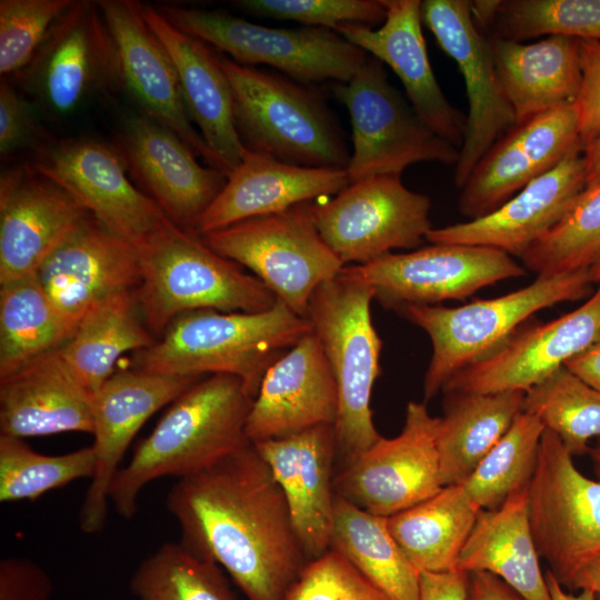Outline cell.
I'll return each instance as SVG.
<instances>
[{"label": "cell", "instance_id": "42", "mask_svg": "<svg viewBox=\"0 0 600 600\" xmlns=\"http://www.w3.org/2000/svg\"><path fill=\"white\" fill-rule=\"evenodd\" d=\"M600 256V182L586 187L563 218L520 257L538 276L589 269Z\"/></svg>", "mask_w": 600, "mask_h": 600}, {"label": "cell", "instance_id": "43", "mask_svg": "<svg viewBox=\"0 0 600 600\" xmlns=\"http://www.w3.org/2000/svg\"><path fill=\"white\" fill-rule=\"evenodd\" d=\"M96 461L92 447L48 456L22 439L0 434V501L34 500L76 480L91 479Z\"/></svg>", "mask_w": 600, "mask_h": 600}, {"label": "cell", "instance_id": "40", "mask_svg": "<svg viewBox=\"0 0 600 600\" xmlns=\"http://www.w3.org/2000/svg\"><path fill=\"white\" fill-rule=\"evenodd\" d=\"M523 411L557 434L571 456L590 452L600 437V391L562 366L524 391Z\"/></svg>", "mask_w": 600, "mask_h": 600}, {"label": "cell", "instance_id": "10", "mask_svg": "<svg viewBox=\"0 0 600 600\" xmlns=\"http://www.w3.org/2000/svg\"><path fill=\"white\" fill-rule=\"evenodd\" d=\"M333 93L347 108L352 128L350 182L401 176L422 161L456 166L459 149L422 121L389 82L380 60L369 56L351 80L333 86Z\"/></svg>", "mask_w": 600, "mask_h": 600}, {"label": "cell", "instance_id": "33", "mask_svg": "<svg viewBox=\"0 0 600 600\" xmlns=\"http://www.w3.org/2000/svg\"><path fill=\"white\" fill-rule=\"evenodd\" d=\"M539 559L529 523L527 486L497 508L479 511L456 569L491 573L523 600H552Z\"/></svg>", "mask_w": 600, "mask_h": 600}, {"label": "cell", "instance_id": "41", "mask_svg": "<svg viewBox=\"0 0 600 600\" xmlns=\"http://www.w3.org/2000/svg\"><path fill=\"white\" fill-rule=\"evenodd\" d=\"M544 430L538 418L522 411L472 473L459 483L478 510L497 508L529 484Z\"/></svg>", "mask_w": 600, "mask_h": 600}, {"label": "cell", "instance_id": "31", "mask_svg": "<svg viewBox=\"0 0 600 600\" xmlns=\"http://www.w3.org/2000/svg\"><path fill=\"white\" fill-rule=\"evenodd\" d=\"M92 431V394L73 377L60 348L0 379V434L23 439Z\"/></svg>", "mask_w": 600, "mask_h": 600}, {"label": "cell", "instance_id": "2", "mask_svg": "<svg viewBox=\"0 0 600 600\" xmlns=\"http://www.w3.org/2000/svg\"><path fill=\"white\" fill-rule=\"evenodd\" d=\"M252 402L242 380L230 374H211L189 387L113 478L109 500L117 513L131 519L150 482L197 474L251 443L246 426Z\"/></svg>", "mask_w": 600, "mask_h": 600}, {"label": "cell", "instance_id": "5", "mask_svg": "<svg viewBox=\"0 0 600 600\" xmlns=\"http://www.w3.org/2000/svg\"><path fill=\"white\" fill-rule=\"evenodd\" d=\"M216 56L232 89L236 128L247 150L289 164L347 170L351 154L318 92L222 52Z\"/></svg>", "mask_w": 600, "mask_h": 600}, {"label": "cell", "instance_id": "13", "mask_svg": "<svg viewBox=\"0 0 600 600\" xmlns=\"http://www.w3.org/2000/svg\"><path fill=\"white\" fill-rule=\"evenodd\" d=\"M526 269L499 249L432 243L406 253H389L364 264L346 266L339 276L366 283L387 308L434 306L461 300Z\"/></svg>", "mask_w": 600, "mask_h": 600}, {"label": "cell", "instance_id": "26", "mask_svg": "<svg viewBox=\"0 0 600 600\" xmlns=\"http://www.w3.org/2000/svg\"><path fill=\"white\" fill-rule=\"evenodd\" d=\"M582 151H572L494 211L466 222L431 228L426 240L490 247L520 258L563 218L586 189Z\"/></svg>", "mask_w": 600, "mask_h": 600}, {"label": "cell", "instance_id": "59", "mask_svg": "<svg viewBox=\"0 0 600 600\" xmlns=\"http://www.w3.org/2000/svg\"><path fill=\"white\" fill-rule=\"evenodd\" d=\"M596 600H600V593H596Z\"/></svg>", "mask_w": 600, "mask_h": 600}, {"label": "cell", "instance_id": "47", "mask_svg": "<svg viewBox=\"0 0 600 600\" xmlns=\"http://www.w3.org/2000/svg\"><path fill=\"white\" fill-rule=\"evenodd\" d=\"M283 600H392L346 557L329 549L304 566Z\"/></svg>", "mask_w": 600, "mask_h": 600}, {"label": "cell", "instance_id": "57", "mask_svg": "<svg viewBox=\"0 0 600 600\" xmlns=\"http://www.w3.org/2000/svg\"><path fill=\"white\" fill-rule=\"evenodd\" d=\"M589 453L592 458L594 470L600 478V440L596 447L590 449Z\"/></svg>", "mask_w": 600, "mask_h": 600}, {"label": "cell", "instance_id": "35", "mask_svg": "<svg viewBox=\"0 0 600 600\" xmlns=\"http://www.w3.org/2000/svg\"><path fill=\"white\" fill-rule=\"evenodd\" d=\"M156 341L143 321L136 291H129L87 312L60 352L73 377L93 394L114 372L124 352L148 349Z\"/></svg>", "mask_w": 600, "mask_h": 600}, {"label": "cell", "instance_id": "58", "mask_svg": "<svg viewBox=\"0 0 600 600\" xmlns=\"http://www.w3.org/2000/svg\"><path fill=\"white\" fill-rule=\"evenodd\" d=\"M589 273L593 283L600 284V256L589 268Z\"/></svg>", "mask_w": 600, "mask_h": 600}, {"label": "cell", "instance_id": "21", "mask_svg": "<svg viewBox=\"0 0 600 600\" xmlns=\"http://www.w3.org/2000/svg\"><path fill=\"white\" fill-rule=\"evenodd\" d=\"M37 279L58 311L77 328L97 304L141 282L138 250L91 214L43 261Z\"/></svg>", "mask_w": 600, "mask_h": 600}, {"label": "cell", "instance_id": "1", "mask_svg": "<svg viewBox=\"0 0 600 600\" xmlns=\"http://www.w3.org/2000/svg\"><path fill=\"white\" fill-rule=\"evenodd\" d=\"M166 506L180 541L224 569L248 600H283L308 562L283 492L252 442L179 479Z\"/></svg>", "mask_w": 600, "mask_h": 600}, {"label": "cell", "instance_id": "39", "mask_svg": "<svg viewBox=\"0 0 600 600\" xmlns=\"http://www.w3.org/2000/svg\"><path fill=\"white\" fill-rule=\"evenodd\" d=\"M137 600H236L222 569L181 541L143 559L130 580Z\"/></svg>", "mask_w": 600, "mask_h": 600}, {"label": "cell", "instance_id": "4", "mask_svg": "<svg viewBox=\"0 0 600 600\" xmlns=\"http://www.w3.org/2000/svg\"><path fill=\"white\" fill-rule=\"evenodd\" d=\"M136 248L141 270L136 298L146 326L157 339L186 312H259L277 301L260 279L212 250L199 233L170 219Z\"/></svg>", "mask_w": 600, "mask_h": 600}, {"label": "cell", "instance_id": "55", "mask_svg": "<svg viewBox=\"0 0 600 600\" xmlns=\"http://www.w3.org/2000/svg\"><path fill=\"white\" fill-rule=\"evenodd\" d=\"M587 187L600 182V133L583 148Z\"/></svg>", "mask_w": 600, "mask_h": 600}, {"label": "cell", "instance_id": "25", "mask_svg": "<svg viewBox=\"0 0 600 600\" xmlns=\"http://www.w3.org/2000/svg\"><path fill=\"white\" fill-rule=\"evenodd\" d=\"M338 389L313 331L267 370L253 399L246 432L251 442L288 437L336 423Z\"/></svg>", "mask_w": 600, "mask_h": 600}, {"label": "cell", "instance_id": "17", "mask_svg": "<svg viewBox=\"0 0 600 600\" xmlns=\"http://www.w3.org/2000/svg\"><path fill=\"white\" fill-rule=\"evenodd\" d=\"M70 192L103 227L139 244L169 219L127 177L117 150L91 139H70L42 149L31 164Z\"/></svg>", "mask_w": 600, "mask_h": 600}, {"label": "cell", "instance_id": "3", "mask_svg": "<svg viewBox=\"0 0 600 600\" xmlns=\"http://www.w3.org/2000/svg\"><path fill=\"white\" fill-rule=\"evenodd\" d=\"M311 331L308 318L279 299L259 312L190 311L176 318L153 346L136 352L132 368L178 376L230 374L241 379L254 399L269 367Z\"/></svg>", "mask_w": 600, "mask_h": 600}, {"label": "cell", "instance_id": "30", "mask_svg": "<svg viewBox=\"0 0 600 600\" xmlns=\"http://www.w3.org/2000/svg\"><path fill=\"white\" fill-rule=\"evenodd\" d=\"M349 183L347 170L289 164L246 149L241 163L228 176L196 231L204 234L246 219L281 212L337 194Z\"/></svg>", "mask_w": 600, "mask_h": 600}, {"label": "cell", "instance_id": "46", "mask_svg": "<svg viewBox=\"0 0 600 600\" xmlns=\"http://www.w3.org/2000/svg\"><path fill=\"white\" fill-rule=\"evenodd\" d=\"M234 3L254 16L333 31L343 24L372 28L387 16L384 0H239Z\"/></svg>", "mask_w": 600, "mask_h": 600}, {"label": "cell", "instance_id": "6", "mask_svg": "<svg viewBox=\"0 0 600 600\" xmlns=\"http://www.w3.org/2000/svg\"><path fill=\"white\" fill-rule=\"evenodd\" d=\"M373 299L370 286L338 276L316 289L306 316L337 382L338 414L333 427L340 468L382 437L371 410L382 349L371 317Z\"/></svg>", "mask_w": 600, "mask_h": 600}, {"label": "cell", "instance_id": "44", "mask_svg": "<svg viewBox=\"0 0 600 600\" xmlns=\"http://www.w3.org/2000/svg\"><path fill=\"white\" fill-rule=\"evenodd\" d=\"M489 30L518 42L541 36L600 41V0H500Z\"/></svg>", "mask_w": 600, "mask_h": 600}, {"label": "cell", "instance_id": "53", "mask_svg": "<svg viewBox=\"0 0 600 600\" xmlns=\"http://www.w3.org/2000/svg\"><path fill=\"white\" fill-rule=\"evenodd\" d=\"M564 366L586 383L600 391V336Z\"/></svg>", "mask_w": 600, "mask_h": 600}, {"label": "cell", "instance_id": "19", "mask_svg": "<svg viewBox=\"0 0 600 600\" xmlns=\"http://www.w3.org/2000/svg\"><path fill=\"white\" fill-rule=\"evenodd\" d=\"M582 149L574 103L517 123L473 168L459 197V211L481 218L507 202L568 154Z\"/></svg>", "mask_w": 600, "mask_h": 600}, {"label": "cell", "instance_id": "8", "mask_svg": "<svg viewBox=\"0 0 600 600\" xmlns=\"http://www.w3.org/2000/svg\"><path fill=\"white\" fill-rule=\"evenodd\" d=\"M156 8L177 29L211 44L237 63L267 64L300 83L348 82L369 57L330 29L269 28L222 11Z\"/></svg>", "mask_w": 600, "mask_h": 600}, {"label": "cell", "instance_id": "52", "mask_svg": "<svg viewBox=\"0 0 600 600\" xmlns=\"http://www.w3.org/2000/svg\"><path fill=\"white\" fill-rule=\"evenodd\" d=\"M468 600H523L512 588L488 572L469 574Z\"/></svg>", "mask_w": 600, "mask_h": 600}, {"label": "cell", "instance_id": "34", "mask_svg": "<svg viewBox=\"0 0 600 600\" xmlns=\"http://www.w3.org/2000/svg\"><path fill=\"white\" fill-rule=\"evenodd\" d=\"M523 391L444 393L437 444L444 486L466 480L523 411Z\"/></svg>", "mask_w": 600, "mask_h": 600}, {"label": "cell", "instance_id": "36", "mask_svg": "<svg viewBox=\"0 0 600 600\" xmlns=\"http://www.w3.org/2000/svg\"><path fill=\"white\" fill-rule=\"evenodd\" d=\"M478 510L462 487L444 486L433 497L387 518L392 537L421 572L456 569Z\"/></svg>", "mask_w": 600, "mask_h": 600}, {"label": "cell", "instance_id": "48", "mask_svg": "<svg viewBox=\"0 0 600 600\" xmlns=\"http://www.w3.org/2000/svg\"><path fill=\"white\" fill-rule=\"evenodd\" d=\"M581 87L574 102L582 148L600 133V41L579 40Z\"/></svg>", "mask_w": 600, "mask_h": 600}, {"label": "cell", "instance_id": "56", "mask_svg": "<svg viewBox=\"0 0 600 600\" xmlns=\"http://www.w3.org/2000/svg\"><path fill=\"white\" fill-rule=\"evenodd\" d=\"M546 579L552 600H596V593L590 590H579L578 593L568 592L549 570L546 572Z\"/></svg>", "mask_w": 600, "mask_h": 600}, {"label": "cell", "instance_id": "45", "mask_svg": "<svg viewBox=\"0 0 600 600\" xmlns=\"http://www.w3.org/2000/svg\"><path fill=\"white\" fill-rule=\"evenodd\" d=\"M74 0H1L0 73L26 69Z\"/></svg>", "mask_w": 600, "mask_h": 600}, {"label": "cell", "instance_id": "18", "mask_svg": "<svg viewBox=\"0 0 600 600\" xmlns=\"http://www.w3.org/2000/svg\"><path fill=\"white\" fill-rule=\"evenodd\" d=\"M24 70L26 87L57 114L70 113L97 89L121 83L116 47L98 2L76 1Z\"/></svg>", "mask_w": 600, "mask_h": 600}, {"label": "cell", "instance_id": "37", "mask_svg": "<svg viewBox=\"0 0 600 600\" xmlns=\"http://www.w3.org/2000/svg\"><path fill=\"white\" fill-rule=\"evenodd\" d=\"M330 549L346 557L392 600H418L420 571L392 537L387 518L337 496Z\"/></svg>", "mask_w": 600, "mask_h": 600}, {"label": "cell", "instance_id": "23", "mask_svg": "<svg viewBox=\"0 0 600 600\" xmlns=\"http://www.w3.org/2000/svg\"><path fill=\"white\" fill-rule=\"evenodd\" d=\"M88 214L64 188L32 166L0 180V284L37 274L68 233Z\"/></svg>", "mask_w": 600, "mask_h": 600}, {"label": "cell", "instance_id": "20", "mask_svg": "<svg viewBox=\"0 0 600 600\" xmlns=\"http://www.w3.org/2000/svg\"><path fill=\"white\" fill-rule=\"evenodd\" d=\"M599 336L600 284L576 310L516 331L491 353L457 372L441 392H524L564 366Z\"/></svg>", "mask_w": 600, "mask_h": 600}, {"label": "cell", "instance_id": "12", "mask_svg": "<svg viewBox=\"0 0 600 600\" xmlns=\"http://www.w3.org/2000/svg\"><path fill=\"white\" fill-rule=\"evenodd\" d=\"M430 198L408 189L401 176L350 182L334 198L311 203L323 240L343 264H364L421 244L432 228Z\"/></svg>", "mask_w": 600, "mask_h": 600}, {"label": "cell", "instance_id": "27", "mask_svg": "<svg viewBox=\"0 0 600 600\" xmlns=\"http://www.w3.org/2000/svg\"><path fill=\"white\" fill-rule=\"evenodd\" d=\"M281 488L308 561L330 549L337 447L333 424L252 442Z\"/></svg>", "mask_w": 600, "mask_h": 600}, {"label": "cell", "instance_id": "32", "mask_svg": "<svg viewBox=\"0 0 600 600\" xmlns=\"http://www.w3.org/2000/svg\"><path fill=\"white\" fill-rule=\"evenodd\" d=\"M487 37L516 124L576 102L581 87L580 39L554 36L522 43Z\"/></svg>", "mask_w": 600, "mask_h": 600}, {"label": "cell", "instance_id": "24", "mask_svg": "<svg viewBox=\"0 0 600 600\" xmlns=\"http://www.w3.org/2000/svg\"><path fill=\"white\" fill-rule=\"evenodd\" d=\"M97 2L116 47L120 81L143 114L172 131L196 157L217 168L213 154L187 113L172 60L146 22L142 4L132 0Z\"/></svg>", "mask_w": 600, "mask_h": 600}, {"label": "cell", "instance_id": "16", "mask_svg": "<svg viewBox=\"0 0 600 600\" xmlns=\"http://www.w3.org/2000/svg\"><path fill=\"white\" fill-rule=\"evenodd\" d=\"M201 378L131 367L114 371L92 394L96 467L79 512L82 532L93 534L103 529L110 486L137 432Z\"/></svg>", "mask_w": 600, "mask_h": 600}, {"label": "cell", "instance_id": "51", "mask_svg": "<svg viewBox=\"0 0 600 600\" xmlns=\"http://www.w3.org/2000/svg\"><path fill=\"white\" fill-rule=\"evenodd\" d=\"M468 598L469 573L458 569L420 572L418 600H468Z\"/></svg>", "mask_w": 600, "mask_h": 600}, {"label": "cell", "instance_id": "38", "mask_svg": "<svg viewBox=\"0 0 600 600\" xmlns=\"http://www.w3.org/2000/svg\"><path fill=\"white\" fill-rule=\"evenodd\" d=\"M0 379L61 348L76 328L58 311L37 276L0 284Z\"/></svg>", "mask_w": 600, "mask_h": 600}, {"label": "cell", "instance_id": "49", "mask_svg": "<svg viewBox=\"0 0 600 600\" xmlns=\"http://www.w3.org/2000/svg\"><path fill=\"white\" fill-rule=\"evenodd\" d=\"M38 133L36 111L3 78L0 82V152L6 156L33 141Z\"/></svg>", "mask_w": 600, "mask_h": 600}, {"label": "cell", "instance_id": "54", "mask_svg": "<svg viewBox=\"0 0 600 600\" xmlns=\"http://www.w3.org/2000/svg\"><path fill=\"white\" fill-rule=\"evenodd\" d=\"M570 590H590L600 593V554L586 563L573 577Z\"/></svg>", "mask_w": 600, "mask_h": 600}, {"label": "cell", "instance_id": "15", "mask_svg": "<svg viewBox=\"0 0 600 600\" xmlns=\"http://www.w3.org/2000/svg\"><path fill=\"white\" fill-rule=\"evenodd\" d=\"M422 23L464 79L468 116L453 181L462 188L486 152L516 126L487 34L476 24L470 1L423 0Z\"/></svg>", "mask_w": 600, "mask_h": 600}, {"label": "cell", "instance_id": "29", "mask_svg": "<svg viewBox=\"0 0 600 600\" xmlns=\"http://www.w3.org/2000/svg\"><path fill=\"white\" fill-rule=\"evenodd\" d=\"M142 13L172 60L191 122L217 168L229 176L241 163L246 148L236 128L232 89L216 51L172 26L156 6L142 4Z\"/></svg>", "mask_w": 600, "mask_h": 600}, {"label": "cell", "instance_id": "50", "mask_svg": "<svg viewBox=\"0 0 600 600\" xmlns=\"http://www.w3.org/2000/svg\"><path fill=\"white\" fill-rule=\"evenodd\" d=\"M51 578L37 562L22 557L0 561V600H51Z\"/></svg>", "mask_w": 600, "mask_h": 600}, {"label": "cell", "instance_id": "7", "mask_svg": "<svg viewBox=\"0 0 600 600\" xmlns=\"http://www.w3.org/2000/svg\"><path fill=\"white\" fill-rule=\"evenodd\" d=\"M589 269L538 276L519 290L459 307L408 304L397 309L430 338L432 354L423 379L424 403L460 370L503 344L537 311L584 298Z\"/></svg>", "mask_w": 600, "mask_h": 600}, {"label": "cell", "instance_id": "22", "mask_svg": "<svg viewBox=\"0 0 600 600\" xmlns=\"http://www.w3.org/2000/svg\"><path fill=\"white\" fill-rule=\"evenodd\" d=\"M116 150L166 216L189 231L197 230L228 180L221 170L201 166L177 134L144 114L126 120Z\"/></svg>", "mask_w": 600, "mask_h": 600}, {"label": "cell", "instance_id": "9", "mask_svg": "<svg viewBox=\"0 0 600 600\" xmlns=\"http://www.w3.org/2000/svg\"><path fill=\"white\" fill-rule=\"evenodd\" d=\"M311 203L200 236L212 250L248 268L277 299L306 317L316 289L346 267L318 231Z\"/></svg>", "mask_w": 600, "mask_h": 600}, {"label": "cell", "instance_id": "11", "mask_svg": "<svg viewBox=\"0 0 600 600\" xmlns=\"http://www.w3.org/2000/svg\"><path fill=\"white\" fill-rule=\"evenodd\" d=\"M560 438L544 430L528 484L531 533L563 588L600 554V480L582 474Z\"/></svg>", "mask_w": 600, "mask_h": 600}, {"label": "cell", "instance_id": "28", "mask_svg": "<svg viewBox=\"0 0 600 600\" xmlns=\"http://www.w3.org/2000/svg\"><path fill=\"white\" fill-rule=\"evenodd\" d=\"M379 29L343 24L336 32L388 64L401 80L408 101L438 136L460 149L467 116L449 102L432 71L422 34L421 1L384 0Z\"/></svg>", "mask_w": 600, "mask_h": 600}, {"label": "cell", "instance_id": "14", "mask_svg": "<svg viewBox=\"0 0 600 600\" xmlns=\"http://www.w3.org/2000/svg\"><path fill=\"white\" fill-rule=\"evenodd\" d=\"M438 427L424 402L410 401L398 436L381 437L336 471V494L384 518L433 497L443 488Z\"/></svg>", "mask_w": 600, "mask_h": 600}]
</instances>
